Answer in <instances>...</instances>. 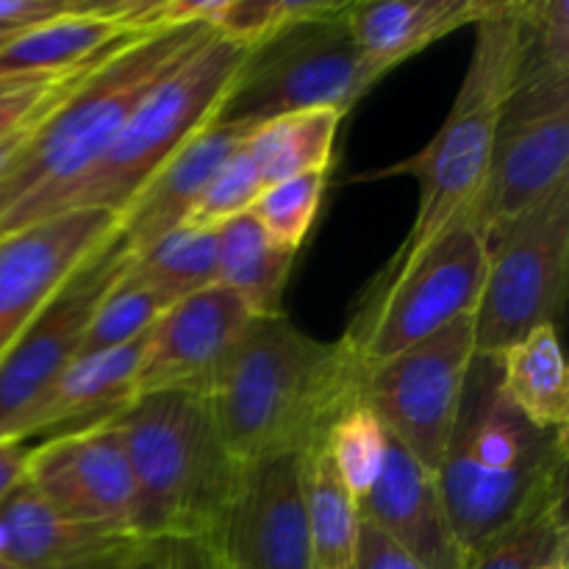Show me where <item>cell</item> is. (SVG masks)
<instances>
[{"instance_id": "6da1fadb", "label": "cell", "mask_w": 569, "mask_h": 569, "mask_svg": "<svg viewBox=\"0 0 569 569\" xmlns=\"http://www.w3.org/2000/svg\"><path fill=\"white\" fill-rule=\"evenodd\" d=\"M359 361L342 339L320 342L281 311L248 322L206 398L237 461L311 453L359 400Z\"/></svg>"}, {"instance_id": "7a4b0ae2", "label": "cell", "mask_w": 569, "mask_h": 569, "mask_svg": "<svg viewBox=\"0 0 569 569\" xmlns=\"http://www.w3.org/2000/svg\"><path fill=\"white\" fill-rule=\"evenodd\" d=\"M214 28L156 26L106 50L0 176V237L33 226L48 206L109 150L144 94Z\"/></svg>"}, {"instance_id": "3957f363", "label": "cell", "mask_w": 569, "mask_h": 569, "mask_svg": "<svg viewBox=\"0 0 569 569\" xmlns=\"http://www.w3.org/2000/svg\"><path fill=\"white\" fill-rule=\"evenodd\" d=\"M437 483L467 556L567 498V431L537 428L509 403L495 356L472 359Z\"/></svg>"}, {"instance_id": "277c9868", "label": "cell", "mask_w": 569, "mask_h": 569, "mask_svg": "<svg viewBox=\"0 0 569 569\" xmlns=\"http://www.w3.org/2000/svg\"><path fill=\"white\" fill-rule=\"evenodd\" d=\"M133 481V533L214 537L239 461L228 453L209 398L139 395L117 420Z\"/></svg>"}, {"instance_id": "5b68a950", "label": "cell", "mask_w": 569, "mask_h": 569, "mask_svg": "<svg viewBox=\"0 0 569 569\" xmlns=\"http://www.w3.org/2000/svg\"><path fill=\"white\" fill-rule=\"evenodd\" d=\"M248 56L250 48L211 33L144 94L109 150L48 206L42 220L70 209L120 214L167 159L217 120Z\"/></svg>"}, {"instance_id": "8992f818", "label": "cell", "mask_w": 569, "mask_h": 569, "mask_svg": "<svg viewBox=\"0 0 569 569\" xmlns=\"http://www.w3.org/2000/svg\"><path fill=\"white\" fill-rule=\"evenodd\" d=\"M487 261V239L470 220H461L409 267L387 281H372L342 337L359 367L392 359L472 315L481 300Z\"/></svg>"}, {"instance_id": "52a82bcc", "label": "cell", "mask_w": 569, "mask_h": 569, "mask_svg": "<svg viewBox=\"0 0 569 569\" xmlns=\"http://www.w3.org/2000/svg\"><path fill=\"white\" fill-rule=\"evenodd\" d=\"M348 9L350 3L337 14L289 26L250 50L217 117L259 126L309 109L348 114L381 81L356 44Z\"/></svg>"}, {"instance_id": "ba28073f", "label": "cell", "mask_w": 569, "mask_h": 569, "mask_svg": "<svg viewBox=\"0 0 569 569\" xmlns=\"http://www.w3.org/2000/svg\"><path fill=\"white\" fill-rule=\"evenodd\" d=\"M481 300L472 311L476 356H500L542 326H556L569 270V181L487 239Z\"/></svg>"}, {"instance_id": "9c48e42d", "label": "cell", "mask_w": 569, "mask_h": 569, "mask_svg": "<svg viewBox=\"0 0 569 569\" xmlns=\"http://www.w3.org/2000/svg\"><path fill=\"white\" fill-rule=\"evenodd\" d=\"M472 359L476 328L472 315H465L392 359L361 367L359 398L433 476L448 450Z\"/></svg>"}, {"instance_id": "30bf717a", "label": "cell", "mask_w": 569, "mask_h": 569, "mask_svg": "<svg viewBox=\"0 0 569 569\" xmlns=\"http://www.w3.org/2000/svg\"><path fill=\"white\" fill-rule=\"evenodd\" d=\"M133 253L117 231L67 278L59 292L22 328L0 356V439H20L28 417L61 372L81 356L83 337L98 311L131 264Z\"/></svg>"}, {"instance_id": "8fae6325", "label": "cell", "mask_w": 569, "mask_h": 569, "mask_svg": "<svg viewBox=\"0 0 569 569\" xmlns=\"http://www.w3.org/2000/svg\"><path fill=\"white\" fill-rule=\"evenodd\" d=\"M211 548L226 569H311L309 453L239 461Z\"/></svg>"}, {"instance_id": "7c38bea8", "label": "cell", "mask_w": 569, "mask_h": 569, "mask_svg": "<svg viewBox=\"0 0 569 569\" xmlns=\"http://www.w3.org/2000/svg\"><path fill=\"white\" fill-rule=\"evenodd\" d=\"M26 483L70 520L133 533V481L117 420L33 445Z\"/></svg>"}, {"instance_id": "4fadbf2b", "label": "cell", "mask_w": 569, "mask_h": 569, "mask_svg": "<svg viewBox=\"0 0 569 569\" xmlns=\"http://www.w3.org/2000/svg\"><path fill=\"white\" fill-rule=\"evenodd\" d=\"M569 181V103H506L470 222L483 239Z\"/></svg>"}, {"instance_id": "5bb4252c", "label": "cell", "mask_w": 569, "mask_h": 569, "mask_svg": "<svg viewBox=\"0 0 569 569\" xmlns=\"http://www.w3.org/2000/svg\"><path fill=\"white\" fill-rule=\"evenodd\" d=\"M114 231L111 211L70 209L0 237V356Z\"/></svg>"}, {"instance_id": "9a60e30c", "label": "cell", "mask_w": 569, "mask_h": 569, "mask_svg": "<svg viewBox=\"0 0 569 569\" xmlns=\"http://www.w3.org/2000/svg\"><path fill=\"white\" fill-rule=\"evenodd\" d=\"M253 320L226 287H209L172 303L148 331L137 395L209 392L217 370Z\"/></svg>"}, {"instance_id": "2e32d148", "label": "cell", "mask_w": 569, "mask_h": 569, "mask_svg": "<svg viewBox=\"0 0 569 569\" xmlns=\"http://www.w3.org/2000/svg\"><path fill=\"white\" fill-rule=\"evenodd\" d=\"M356 511L359 520L376 526L426 569H465L467 553L442 503L437 476L389 433L381 472Z\"/></svg>"}, {"instance_id": "e0dca14e", "label": "cell", "mask_w": 569, "mask_h": 569, "mask_svg": "<svg viewBox=\"0 0 569 569\" xmlns=\"http://www.w3.org/2000/svg\"><path fill=\"white\" fill-rule=\"evenodd\" d=\"M139 542L59 515L26 481L0 500V559L20 569H126Z\"/></svg>"}, {"instance_id": "ac0fdd59", "label": "cell", "mask_w": 569, "mask_h": 569, "mask_svg": "<svg viewBox=\"0 0 569 569\" xmlns=\"http://www.w3.org/2000/svg\"><path fill=\"white\" fill-rule=\"evenodd\" d=\"M161 22V3L137 0H87L81 9L14 33L0 44V78L61 76L89 64L133 37Z\"/></svg>"}, {"instance_id": "d6986e66", "label": "cell", "mask_w": 569, "mask_h": 569, "mask_svg": "<svg viewBox=\"0 0 569 569\" xmlns=\"http://www.w3.org/2000/svg\"><path fill=\"white\" fill-rule=\"evenodd\" d=\"M250 128L253 126L217 117L150 176L131 203L117 214L122 239L133 256L187 222L214 172L244 142Z\"/></svg>"}, {"instance_id": "ffe728a7", "label": "cell", "mask_w": 569, "mask_h": 569, "mask_svg": "<svg viewBox=\"0 0 569 569\" xmlns=\"http://www.w3.org/2000/svg\"><path fill=\"white\" fill-rule=\"evenodd\" d=\"M144 342L148 333L122 348L72 361L28 417L22 442L31 437L50 439L120 420L128 406L139 398L137 372Z\"/></svg>"}, {"instance_id": "44dd1931", "label": "cell", "mask_w": 569, "mask_h": 569, "mask_svg": "<svg viewBox=\"0 0 569 569\" xmlns=\"http://www.w3.org/2000/svg\"><path fill=\"white\" fill-rule=\"evenodd\" d=\"M495 0H376L350 3L356 44L378 78L461 26H476Z\"/></svg>"}, {"instance_id": "7402d4cb", "label": "cell", "mask_w": 569, "mask_h": 569, "mask_svg": "<svg viewBox=\"0 0 569 569\" xmlns=\"http://www.w3.org/2000/svg\"><path fill=\"white\" fill-rule=\"evenodd\" d=\"M509 403L545 431L569 428V372L556 326H542L495 356Z\"/></svg>"}, {"instance_id": "603a6c76", "label": "cell", "mask_w": 569, "mask_h": 569, "mask_svg": "<svg viewBox=\"0 0 569 569\" xmlns=\"http://www.w3.org/2000/svg\"><path fill=\"white\" fill-rule=\"evenodd\" d=\"M292 264L295 256L272 244L250 211L217 228V287L237 295L253 317L281 315Z\"/></svg>"}, {"instance_id": "cb8c5ba5", "label": "cell", "mask_w": 569, "mask_h": 569, "mask_svg": "<svg viewBox=\"0 0 569 569\" xmlns=\"http://www.w3.org/2000/svg\"><path fill=\"white\" fill-rule=\"evenodd\" d=\"M342 120L345 114L337 109H309L250 128L244 150L253 159L261 183L270 187L309 172H328Z\"/></svg>"}, {"instance_id": "d4e9b609", "label": "cell", "mask_w": 569, "mask_h": 569, "mask_svg": "<svg viewBox=\"0 0 569 569\" xmlns=\"http://www.w3.org/2000/svg\"><path fill=\"white\" fill-rule=\"evenodd\" d=\"M311 569H356L359 511L326 448L309 453Z\"/></svg>"}, {"instance_id": "484cf974", "label": "cell", "mask_w": 569, "mask_h": 569, "mask_svg": "<svg viewBox=\"0 0 569 569\" xmlns=\"http://www.w3.org/2000/svg\"><path fill=\"white\" fill-rule=\"evenodd\" d=\"M131 272L164 295L167 303L217 283V228L181 226L131 259Z\"/></svg>"}, {"instance_id": "4316f807", "label": "cell", "mask_w": 569, "mask_h": 569, "mask_svg": "<svg viewBox=\"0 0 569 569\" xmlns=\"http://www.w3.org/2000/svg\"><path fill=\"white\" fill-rule=\"evenodd\" d=\"M567 500V498H565ZM565 500L528 511L467 556L465 569H539L569 553Z\"/></svg>"}, {"instance_id": "83f0119b", "label": "cell", "mask_w": 569, "mask_h": 569, "mask_svg": "<svg viewBox=\"0 0 569 569\" xmlns=\"http://www.w3.org/2000/svg\"><path fill=\"white\" fill-rule=\"evenodd\" d=\"M322 448H326L339 481L359 506L381 472L383 456H387V428L359 398L339 415Z\"/></svg>"}, {"instance_id": "f1b7e54d", "label": "cell", "mask_w": 569, "mask_h": 569, "mask_svg": "<svg viewBox=\"0 0 569 569\" xmlns=\"http://www.w3.org/2000/svg\"><path fill=\"white\" fill-rule=\"evenodd\" d=\"M167 309H170V303H167L164 295H159L150 283L133 276L131 264H128L120 281L100 300L98 311H94L92 322L87 328L78 359L106 353V350L122 348V345L144 337Z\"/></svg>"}, {"instance_id": "f546056e", "label": "cell", "mask_w": 569, "mask_h": 569, "mask_svg": "<svg viewBox=\"0 0 569 569\" xmlns=\"http://www.w3.org/2000/svg\"><path fill=\"white\" fill-rule=\"evenodd\" d=\"M326 176L328 172H309V176L289 178V181H278L261 189L250 214L256 217L272 244L298 256L300 244L309 237L317 211H320Z\"/></svg>"}, {"instance_id": "4dcf8cb0", "label": "cell", "mask_w": 569, "mask_h": 569, "mask_svg": "<svg viewBox=\"0 0 569 569\" xmlns=\"http://www.w3.org/2000/svg\"><path fill=\"white\" fill-rule=\"evenodd\" d=\"M261 189H264V183H261L259 170H256L253 159H250L242 142L228 156L226 164L214 172V178L203 189V194H200V200L194 203L192 214L187 217L183 226L214 231L222 222L233 220L239 214H248L253 209L256 198L261 194Z\"/></svg>"}, {"instance_id": "1f68e13d", "label": "cell", "mask_w": 569, "mask_h": 569, "mask_svg": "<svg viewBox=\"0 0 569 569\" xmlns=\"http://www.w3.org/2000/svg\"><path fill=\"white\" fill-rule=\"evenodd\" d=\"M98 59L70 72H61V76L0 78V142L48 117Z\"/></svg>"}, {"instance_id": "d6a6232c", "label": "cell", "mask_w": 569, "mask_h": 569, "mask_svg": "<svg viewBox=\"0 0 569 569\" xmlns=\"http://www.w3.org/2000/svg\"><path fill=\"white\" fill-rule=\"evenodd\" d=\"M126 569H220L209 539L156 537L142 539Z\"/></svg>"}, {"instance_id": "836d02e7", "label": "cell", "mask_w": 569, "mask_h": 569, "mask_svg": "<svg viewBox=\"0 0 569 569\" xmlns=\"http://www.w3.org/2000/svg\"><path fill=\"white\" fill-rule=\"evenodd\" d=\"M87 0H0V44L14 33L81 9Z\"/></svg>"}, {"instance_id": "e575fe53", "label": "cell", "mask_w": 569, "mask_h": 569, "mask_svg": "<svg viewBox=\"0 0 569 569\" xmlns=\"http://www.w3.org/2000/svg\"><path fill=\"white\" fill-rule=\"evenodd\" d=\"M356 569H426L411 559L403 548L383 537L376 526L359 520V550H356Z\"/></svg>"}, {"instance_id": "d590c367", "label": "cell", "mask_w": 569, "mask_h": 569, "mask_svg": "<svg viewBox=\"0 0 569 569\" xmlns=\"http://www.w3.org/2000/svg\"><path fill=\"white\" fill-rule=\"evenodd\" d=\"M31 448L33 445L20 442V439H0V500L26 481Z\"/></svg>"}, {"instance_id": "8d00e7d4", "label": "cell", "mask_w": 569, "mask_h": 569, "mask_svg": "<svg viewBox=\"0 0 569 569\" xmlns=\"http://www.w3.org/2000/svg\"><path fill=\"white\" fill-rule=\"evenodd\" d=\"M567 561H569V553L567 556H559V559L550 561V565H545V567H539V569H567Z\"/></svg>"}, {"instance_id": "74e56055", "label": "cell", "mask_w": 569, "mask_h": 569, "mask_svg": "<svg viewBox=\"0 0 569 569\" xmlns=\"http://www.w3.org/2000/svg\"><path fill=\"white\" fill-rule=\"evenodd\" d=\"M0 569H20V567H14V565H9V561L0 559Z\"/></svg>"}, {"instance_id": "f35d334b", "label": "cell", "mask_w": 569, "mask_h": 569, "mask_svg": "<svg viewBox=\"0 0 569 569\" xmlns=\"http://www.w3.org/2000/svg\"><path fill=\"white\" fill-rule=\"evenodd\" d=\"M0 214H3V203H0Z\"/></svg>"}, {"instance_id": "ab89813d", "label": "cell", "mask_w": 569, "mask_h": 569, "mask_svg": "<svg viewBox=\"0 0 569 569\" xmlns=\"http://www.w3.org/2000/svg\"><path fill=\"white\" fill-rule=\"evenodd\" d=\"M220 569H226V567H222V565H220Z\"/></svg>"}]
</instances>
